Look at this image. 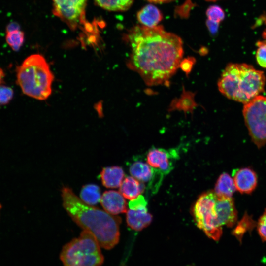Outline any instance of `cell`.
I'll use <instances>...</instances> for the list:
<instances>
[{
    "instance_id": "6da1fadb",
    "label": "cell",
    "mask_w": 266,
    "mask_h": 266,
    "mask_svg": "<svg viewBox=\"0 0 266 266\" xmlns=\"http://www.w3.org/2000/svg\"><path fill=\"white\" fill-rule=\"evenodd\" d=\"M127 39L131 47L128 67L148 86L167 83L179 66L183 55L180 37L161 26L140 25L129 32Z\"/></svg>"
},
{
    "instance_id": "7a4b0ae2",
    "label": "cell",
    "mask_w": 266,
    "mask_h": 266,
    "mask_svg": "<svg viewBox=\"0 0 266 266\" xmlns=\"http://www.w3.org/2000/svg\"><path fill=\"white\" fill-rule=\"evenodd\" d=\"M61 196L63 206L72 219L90 232L101 247L109 250L117 244L121 222L119 217L85 203L68 187L62 189Z\"/></svg>"
},
{
    "instance_id": "3957f363",
    "label": "cell",
    "mask_w": 266,
    "mask_h": 266,
    "mask_svg": "<svg viewBox=\"0 0 266 266\" xmlns=\"http://www.w3.org/2000/svg\"><path fill=\"white\" fill-rule=\"evenodd\" d=\"M264 72L244 63H230L218 81L219 91L227 98L244 104L264 90Z\"/></svg>"
},
{
    "instance_id": "277c9868",
    "label": "cell",
    "mask_w": 266,
    "mask_h": 266,
    "mask_svg": "<svg viewBox=\"0 0 266 266\" xmlns=\"http://www.w3.org/2000/svg\"><path fill=\"white\" fill-rule=\"evenodd\" d=\"M17 82L23 93L38 100H45L52 93L54 75L44 57L28 56L17 69Z\"/></svg>"
},
{
    "instance_id": "5b68a950",
    "label": "cell",
    "mask_w": 266,
    "mask_h": 266,
    "mask_svg": "<svg viewBox=\"0 0 266 266\" xmlns=\"http://www.w3.org/2000/svg\"><path fill=\"white\" fill-rule=\"evenodd\" d=\"M100 246L89 231L65 244L60 258L64 266H101L104 262Z\"/></svg>"
},
{
    "instance_id": "8992f818",
    "label": "cell",
    "mask_w": 266,
    "mask_h": 266,
    "mask_svg": "<svg viewBox=\"0 0 266 266\" xmlns=\"http://www.w3.org/2000/svg\"><path fill=\"white\" fill-rule=\"evenodd\" d=\"M216 198L213 191L203 193L196 202L193 213L198 227L208 237L218 241L222 234V227L218 222L215 209Z\"/></svg>"
},
{
    "instance_id": "52a82bcc",
    "label": "cell",
    "mask_w": 266,
    "mask_h": 266,
    "mask_svg": "<svg viewBox=\"0 0 266 266\" xmlns=\"http://www.w3.org/2000/svg\"><path fill=\"white\" fill-rule=\"evenodd\" d=\"M246 126L252 142L260 148L266 144V97L258 95L244 104Z\"/></svg>"
},
{
    "instance_id": "ba28073f",
    "label": "cell",
    "mask_w": 266,
    "mask_h": 266,
    "mask_svg": "<svg viewBox=\"0 0 266 266\" xmlns=\"http://www.w3.org/2000/svg\"><path fill=\"white\" fill-rule=\"evenodd\" d=\"M53 14L72 30L85 23L87 0H52Z\"/></svg>"
},
{
    "instance_id": "9c48e42d",
    "label": "cell",
    "mask_w": 266,
    "mask_h": 266,
    "mask_svg": "<svg viewBox=\"0 0 266 266\" xmlns=\"http://www.w3.org/2000/svg\"><path fill=\"white\" fill-rule=\"evenodd\" d=\"M175 149L166 150L152 148L147 156V163L152 167L164 174H168L172 169V159L177 157Z\"/></svg>"
},
{
    "instance_id": "30bf717a",
    "label": "cell",
    "mask_w": 266,
    "mask_h": 266,
    "mask_svg": "<svg viewBox=\"0 0 266 266\" xmlns=\"http://www.w3.org/2000/svg\"><path fill=\"white\" fill-rule=\"evenodd\" d=\"M215 209L220 225L232 227L236 223L237 213L232 198L219 197L216 195Z\"/></svg>"
},
{
    "instance_id": "8fae6325",
    "label": "cell",
    "mask_w": 266,
    "mask_h": 266,
    "mask_svg": "<svg viewBox=\"0 0 266 266\" xmlns=\"http://www.w3.org/2000/svg\"><path fill=\"white\" fill-rule=\"evenodd\" d=\"M233 179L236 190L241 194H250L257 185L255 172L249 167L233 170Z\"/></svg>"
},
{
    "instance_id": "7c38bea8",
    "label": "cell",
    "mask_w": 266,
    "mask_h": 266,
    "mask_svg": "<svg viewBox=\"0 0 266 266\" xmlns=\"http://www.w3.org/2000/svg\"><path fill=\"white\" fill-rule=\"evenodd\" d=\"M100 202L105 211L110 214L115 215L127 211L126 200L118 191H105L101 197Z\"/></svg>"
},
{
    "instance_id": "4fadbf2b",
    "label": "cell",
    "mask_w": 266,
    "mask_h": 266,
    "mask_svg": "<svg viewBox=\"0 0 266 266\" xmlns=\"http://www.w3.org/2000/svg\"><path fill=\"white\" fill-rule=\"evenodd\" d=\"M152 215L146 207L135 209H129L126 212V221L128 225L135 231H141L151 223Z\"/></svg>"
},
{
    "instance_id": "5bb4252c",
    "label": "cell",
    "mask_w": 266,
    "mask_h": 266,
    "mask_svg": "<svg viewBox=\"0 0 266 266\" xmlns=\"http://www.w3.org/2000/svg\"><path fill=\"white\" fill-rule=\"evenodd\" d=\"M124 175L123 168L115 166L103 167L100 173L102 184L108 188L120 187Z\"/></svg>"
},
{
    "instance_id": "9a60e30c",
    "label": "cell",
    "mask_w": 266,
    "mask_h": 266,
    "mask_svg": "<svg viewBox=\"0 0 266 266\" xmlns=\"http://www.w3.org/2000/svg\"><path fill=\"white\" fill-rule=\"evenodd\" d=\"M137 18L141 25L151 28L158 26L163 16L157 7L152 4H148L140 10L137 13Z\"/></svg>"
},
{
    "instance_id": "2e32d148",
    "label": "cell",
    "mask_w": 266,
    "mask_h": 266,
    "mask_svg": "<svg viewBox=\"0 0 266 266\" xmlns=\"http://www.w3.org/2000/svg\"><path fill=\"white\" fill-rule=\"evenodd\" d=\"M143 183L133 176H127L120 186V192L123 197L130 200L138 197L144 190Z\"/></svg>"
},
{
    "instance_id": "e0dca14e",
    "label": "cell",
    "mask_w": 266,
    "mask_h": 266,
    "mask_svg": "<svg viewBox=\"0 0 266 266\" xmlns=\"http://www.w3.org/2000/svg\"><path fill=\"white\" fill-rule=\"evenodd\" d=\"M157 171L148 163L141 161L134 162L129 168L131 175L142 183L152 182V179L156 176Z\"/></svg>"
},
{
    "instance_id": "ac0fdd59",
    "label": "cell",
    "mask_w": 266,
    "mask_h": 266,
    "mask_svg": "<svg viewBox=\"0 0 266 266\" xmlns=\"http://www.w3.org/2000/svg\"><path fill=\"white\" fill-rule=\"evenodd\" d=\"M236 188L233 178L227 173L221 174L217 180L214 192L219 197L232 198Z\"/></svg>"
},
{
    "instance_id": "d6986e66",
    "label": "cell",
    "mask_w": 266,
    "mask_h": 266,
    "mask_svg": "<svg viewBox=\"0 0 266 266\" xmlns=\"http://www.w3.org/2000/svg\"><path fill=\"white\" fill-rule=\"evenodd\" d=\"M101 193L100 187L94 184L84 185L81 188L80 199L85 203L93 206L100 200Z\"/></svg>"
},
{
    "instance_id": "ffe728a7",
    "label": "cell",
    "mask_w": 266,
    "mask_h": 266,
    "mask_svg": "<svg viewBox=\"0 0 266 266\" xmlns=\"http://www.w3.org/2000/svg\"><path fill=\"white\" fill-rule=\"evenodd\" d=\"M100 7L109 11H125L132 5L133 0H94Z\"/></svg>"
},
{
    "instance_id": "44dd1931",
    "label": "cell",
    "mask_w": 266,
    "mask_h": 266,
    "mask_svg": "<svg viewBox=\"0 0 266 266\" xmlns=\"http://www.w3.org/2000/svg\"><path fill=\"white\" fill-rule=\"evenodd\" d=\"M24 39V33L20 29L6 31V41L14 51L20 50L23 44Z\"/></svg>"
},
{
    "instance_id": "7402d4cb",
    "label": "cell",
    "mask_w": 266,
    "mask_h": 266,
    "mask_svg": "<svg viewBox=\"0 0 266 266\" xmlns=\"http://www.w3.org/2000/svg\"><path fill=\"white\" fill-rule=\"evenodd\" d=\"M254 222L251 218L246 215L243 219L239 223L236 228L233 230L234 235L239 240H241L242 236L244 233L248 230L252 228Z\"/></svg>"
},
{
    "instance_id": "603a6c76",
    "label": "cell",
    "mask_w": 266,
    "mask_h": 266,
    "mask_svg": "<svg viewBox=\"0 0 266 266\" xmlns=\"http://www.w3.org/2000/svg\"><path fill=\"white\" fill-rule=\"evenodd\" d=\"M207 20L215 23H219L225 17L223 9L216 5L211 6L206 11Z\"/></svg>"
},
{
    "instance_id": "cb8c5ba5",
    "label": "cell",
    "mask_w": 266,
    "mask_h": 266,
    "mask_svg": "<svg viewBox=\"0 0 266 266\" xmlns=\"http://www.w3.org/2000/svg\"><path fill=\"white\" fill-rule=\"evenodd\" d=\"M256 45L257 46L256 53V61L261 67L266 68V41H259Z\"/></svg>"
},
{
    "instance_id": "d4e9b609",
    "label": "cell",
    "mask_w": 266,
    "mask_h": 266,
    "mask_svg": "<svg viewBox=\"0 0 266 266\" xmlns=\"http://www.w3.org/2000/svg\"><path fill=\"white\" fill-rule=\"evenodd\" d=\"M14 95L13 89L8 86L0 84V105L8 104Z\"/></svg>"
},
{
    "instance_id": "484cf974",
    "label": "cell",
    "mask_w": 266,
    "mask_h": 266,
    "mask_svg": "<svg viewBox=\"0 0 266 266\" xmlns=\"http://www.w3.org/2000/svg\"><path fill=\"white\" fill-rule=\"evenodd\" d=\"M257 230L261 239L266 241V209L259 219Z\"/></svg>"
},
{
    "instance_id": "4316f807",
    "label": "cell",
    "mask_w": 266,
    "mask_h": 266,
    "mask_svg": "<svg viewBox=\"0 0 266 266\" xmlns=\"http://www.w3.org/2000/svg\"><path fill=\"white\" fill-rule=\"evenodd\" d=\"M129 207L131 209H138L143 207H146L147 202L144 198L139 195L134 200H131L128 203Z\"/></svg>"
},
{
    "instance_id": "83f0119b",
    "label": "cell",
    "mask_w": 266,
    "mask_h": 266,
    "mask_svg": "<svg viewBox=\"0 0 266 266\" xmlns=\"http://www.w3.org/2000/svg\"><path fill=\"white\" fill-rule=\"evenodd\" d=\"M207 23L208 29L211 33H215L217 32L219 23H215L208 20H207Z\"/></svg>"
},
{
    "instance_id": "f1b7e54d",
    "label": "cell",
    "mask_w": 266,
    "mask_h": 266,
    "mask_svg": "<svg viewBox=\"0 0 266 266\" xmlns=\"http://www.w3.org/2000/svg\"><path fill=\"white\" fill-rule=\"evenodd\" d=\"M148 1L154 3H162L171 1L172 0H147Z\"/></svg>"
},
{
    "instance_id": "f546056e",
    "label": "cell",
    "mask_w": 266,
    "mask_h": 266,
    "mask_svg": "<svg viewBox=\"0 0 266 266\" xmlns=\"http://www.w3.org/2000/svg\"><path fill=\"white\" fill-rule=\"evenodd\" d=\"M4 77V72L2 70V69L0 68V84H1V83L2 82Z\"/></svg>"
},
{
    "instance_id": "4dcf8cb0",
    "label": "cell",
    "mask_w": 266,
    "mask_h": 266,
    "mask_svg": "<svg viewBox=\"0 0 266 266\" xmlns=\"http://www.w3.org/2000/svg\"><path fill=\"white\" fill-rule=\"evenodd\" d=\"M265 25H266V28H265L263 33L262 35H263V38L266 41V22H265Z\"/></svg>"
},
{
    "instance_id": "1f68e13d",
    "label": "cell",
    "mask_w": 266,
    "mask_h": 266,
    "mask_svg": "<svg viewBox=\"0 0 266 266\" xmlns=\"http://www.w3.org/2000/svg\"><path fill=\"white\" fill-rule=\"evenodd\" d=\"M208 0V1H215V0Z\"/></svg>"
},
{
    "instance_id": "d6a6232c",
    "label": "cell",
    "mask_w": 266,
    "mask_h": 266,
    "mask_svg": "<svg viewBox=\"0 0 266 266\" xmlns=\"http://www.w3.org/2000/svg\"><path fill=\"white\" fill-rule=\"evenodd\" d=\"M1 208V204L0 203V210Z\"/></svg>"
}]
</instances>
